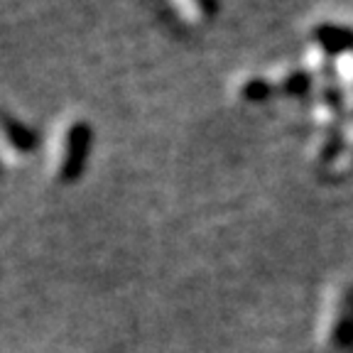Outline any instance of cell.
I'll return each mask as SVG.
<instances>
[{
  "mask_svg": "<svg viewBox=\"0 0 353 353\" xmlns=\"http://www.w3.org/2000/svg\"><path fill=\"white\" fill-rule=\"evenodd\" d=\"M0 132L15 152H32L34 145H37V135H34L32 128L25 125L20 118H15L6 108H0Z\"/></svg>",
  "mask_w": 353,
  "mask_h": 353,
  "instance_id": "2",
  "label": "cell"
},
{
  "mask_svg": "<svg viewBox=\"0 0 353 353\" xmlns=\"http://www.w3.org/2000/svg\"><path fill=\"white\" fill-rule=\"evenodd\" d=\"M91 125L83 121H77L69 125L64 138V150H61V165H59V176L64 182H74L81 174L83 165H86L88 148H91Z\"/></svg>",
  "mask_w": 353,
  "mask_h": 353,
  "instance_id": "1",
  "label": "cell"
}]
</instances>
